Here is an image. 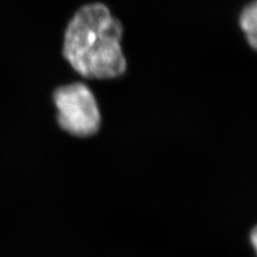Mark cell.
<instances>
[{
    "label": "cell",
    "mask_w": 257,
    "mask_h": 257,
    "mask_svg": "<svg viewBox=\"0 0 257 257\" xmlns=\"http://www.w3.org/2000/svg\"><path fill=\"white\" fill-rule=\"evenodd\" d=\"M123 28L103 4L80 8L64 32L63 56L78 74L87 78L121 76L126 61L121 48Z\"/></svg>",
    "instance_id": "cell-1"
},
{
    "label": "cell",
    "mask_w": 257,
    "mask_h": 257,
    "mask_svg": "<svg viewBox=\"0 0 257 257\" xmlns=\"http://www.w3.org/2000/svg\"><path fill=\"white\" fill-rule=\"evenodd\" d=\"M53 100L57 108V121L63 131L77 136L89 138L99 131L101 116L91 90L82 83L57 88Z\"/></svg>",
    "instance_id": "cell-2"
},
{
    "label": "cell",
    "mask_w": 257,
    "mask_h": 257,
    "mask_svg": "<svg viewBox=\"0 0 257 257\" xmlns=\"http://www.w3.org/2000/svg\"><path fill=\"white\" fill-rule=\"evenodd\" d=\"M240 26L247 39V42L254 50L257 43V7L256 2L247 5L240 14Z\"/></svg>",
    "instance_id": "cell-3"
}]
</instances>
